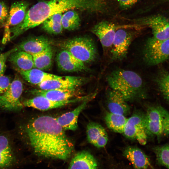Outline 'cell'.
I'll list each match as a JSON object with an SVG mask.
<instances>
[{"mask_svg": "<svg viewBox=\"0 0 169 169\" xmlns=\"http://www.w3.org/2000/svg\"><path fill=\"white\" fill-rule=\"evenodd\" d=\"M106 104L110 112L126 116L130 108L124 96L119 91L110 89L106 95Z\"/></svg>", "mask_w": 169, "mask_h": 169, "instance_id": "cell-17", "label": "cell"}, {"mask_svg": "<svg viewBox=\"0 0 169 169\" xmlns=\"http://www.w3.org/2000/svg\"><path fill=\"white\" fill-rule=\"evenodd\" d=\"M132 20L137 25L150 28L153 37L156 39L169 38V17L165 13L160 12Z\"/></svg>", "mask_w": 169, "mask_h": 169, "instance_id": "cell-7", "label": "cell"}, {"mask_svg": "<svg viewBox=\"0 0 169 169\" xmlns=\"http://www.w3.org/2000/svg\"><path fill=\"white\" fill-rule=\"evenodd\" d=\"M123 134L127 138L136 140L141 145L147 141L148 134L145 123V114L140 111L135 112L128 118Z\"/></svg>", "mask_w": 169, "mask_h": 169, "instance_id": "cell-8", "label": "cell"}, {"mask_svg": "<svg viewBox=\"0 0 169 169\" xmlns=\"http://www.w3.org/2000/svg\"><path fill=\"white\" fill-rule=\"evenodd\" d=\"M23 90L21 81L18 78L15 79L7 90L0 95V109L10 111L20 110L23 105L20 101Z\"/></svg>", "mask_w": 169, "mask_h": 169, "instance_id": "cell-10", "label": "cell"}, {"mask_svg": "<svg viewBox=\"0 0 169 169\" xmlns=\"http://www.w3.org/2000/svg\"><path fill=\"white\" fill-rule=\"evenodd\" d=\"M50 46V42L47 38L39 36L31 37L23 41L17 48L18 50L33 55L41 53Z\"/></svg>", "mask_w": 169, "mask_h": 169, "instance_id": "cell-19", "label": "cell"}, {"mask_svg": "<svg viewBox=\"0 0 169 169\" xmlns=\"http://www.w3.org/2000/svg\"><path fill=\"white\" fill-rule=\"evenodd\" d=\"M26 130L31 146L39 155L64 160L72 152L73 143L56 118L38 117L28 122Z\"/></svg>", "mask_w": 169, "mask_h": 169, "instance_id": "cell-1", "label": "cell"}, {"mask_svg": "<svg viewBox=\"0 0 169 169\" xmlns=\"http://www.w3.org/2000/svg\"><path fill=\"white\" fill-rule=\"evenodd\" d=\"M9 12L5 4L0 1V25L6 22L8 16Z\"/></svg>", "mask_w": 169, "mask_h": 169, "instance_id": "cell-33", "label": "cell"}, {"mask_svg": "<svg viewBox=\"0 0 169 169\" xmlns=\"http://www.w3.org/2000/svg\"><path fill=\"white\" fill-rule=\"evenodd\" d=\"M8 58L18 71H25L34 68L32 56L23 51L18 50L11 53Z\"/></svg>", "mask_w": 169, "mask_h": 169, "instance_id": "cell-24", "label": "cell"}, {"mask_svg": "<svg viewBox=\"0 0 169 169\" xmlns=\"http://www.w3.org/2000/svg\"><path fill=\"white\" fill-rule=\"evenodd\" d=\"M153 150L158 163L169 168V144L155 146Z\"/></svg>", "mask_w": 169, "mask_h": 169, "instance_id": "cell-31", "label": "cell"}, {"mask_svg": "<svg viewBox=\"0 0 169 169\" xmlns=\"http://www.w3.org/2000/svg\"><path fill=\"white\" fill-rule=\"evenodd\" d=\"M20 162L8 139L0 135V169H15Z\"/></svg>", "mask_w": 169, "mask_h": 169, "instance_id": "cell-14", "label": "cell"}, {"mask_svg": "<svg viewBox=\"0 0 169 169\" xmlns=\"http://www.w3.org/2000/svg\"><path fill=\"white\" fill-rule=\"evenodd\" d=\"M19 72L22 77L27 82L37 85L44 81L55 79L58 76L36 68L25 71H20Z\"/></svg>", "mask_w": 169, "mask_h": 169, "instance_id": "cell-25", "label": "cell"}, {"mask_svg": "<svg viewBox=\"0 0 169 169\" xmlns=\"http://www.w3.org/2000/svg\"><path fill=\"white\" fill-rule=\"evenodd\" d=\"M123 155L131 162L135 169H146L150 165L148 157L138 147H127L123 151Z\"/></svg>", "mask_w": 169, "mask_h": 169, "instance_id": "cell-20", "label": "cell"}, {"mask_svg": "<svg viewBox=\"0 0 169 169\" xmlns=\"http://www.w3.org/2000/svg\"><path fill=\"white\" fill-rule=\"evenodd\" d=\"M154 5L158 8L160 12L169 13V0H156Z\"/></svg>", "mask_w": 169, "mask_h": 169, "instance_id": "cell-35", "label": "cell"}, {"mask_svg": "<svg viewBox=\"0 0 169 169\" xmlns=\"http://www.w3.org/2000/svg\"><path fill=\"white\" fill-rule=\"evenodd\" d=\"M61 21L63 29L68 30L77 29L80 25L79 16L74 10H70L64 12L62 14Z\"/></svg>", "mask_w": 169, "mask_h": 169, "instance_id": "cell-29", "label": "cell"}, {"mask_svg": "<svg viewBox=\"0 0 169 169\" xmlns=\"http://www.w3.org/2000/svg\"><path fill=\"white\" fill-rule=\"evenodd\" d=\"M87 80V79L80 77L58 76L55 79L44 81L38 86L40 90H44L76 88Z\"/></svg>", "mask_w": 169, "mask_h": 169, "instance_id": "cell-12", "label": "cell"}, {"mask_svg": "<svg viewBox=\"0 0 169 169\" xmlns=\"http://www.w3.org/2000/svg\"><path fill=\"white\" fill-rule=\"evenodd\" d=\"M120 7L122 9H126L132 6L139 0H116Z\"/></svg>", "mask_w": 169, "mask_h": 169, "instance_id": "cell-36", "label": "cell"}, {"mask_svg": "<svg viewBox=\"0 0 169 169\" xmlns=\"http://www.w3.org/2000/svg\"><path fill=\"white\" fill-rule=\"evenodd\" d=\"M135 33L124 28H118L110 49L111 60L120 61L125 59L130 45L135 37Z\"/></svg>", "mask_w": 169, "mask_h": 169, "instance_id": "cell-9", "label": "cell"}, {"mask_svg": "<svg viewBox=\"0 0 169 169\" xmlns=\"http://www.w3.org/2000/svg\"><path fill=\"white\" fill-rule=\"evenodd\" d=\"M62 14L57 13L49 17L42 23L43 28L50 34H58L61 33L63 29L61 21Z\"/></svg>", "mask_w": 169, "mask_h": 169, "instance_id": "cell-28", "label": "cell"}, {"mask_svg": "<svg viewBox=\"0 0 169 169\" xmlns=\"http://www.w3.org/2000/svg\"><path fill=\"white\" fill-rule=\"evenodd\" d=\"M28 3L24 1L16 2L12 4L6 22L9 27L16 26L23 22L28 11Z\"/></svg>", "mask_w": 169, "mask_h": 169, "instance_id": "cell-23", "label": "cell"}, {"mask_svg": "<svg viewBox=\"0 0 169 169\" xmlns=\"http://www.w3.org/2000/svg\"><path fill=\"white\" fill-rule=\"evenodd\" d=\"M10 78L8 76H0V95L4 93L8 89L11 84Z\"/></svg>", "mask_w": 169, "mask_h": 169, "instance_id": "cell-34", "label": "cell"}, {"mask_svg": "<svg viewBox=\"0 0 169 169\" xmlns=\"http://www.w3.org/2000/svg\"><path fill=\"white\" fill-rule=\"evenodd\" d=\"M63 49L70 53L84 64L94 61L97 56V50L94 42L90 37H75L63 41L61 44Z\"/></svg>", "mask_w": 169, "mask_h": 169, "instance_id": "cell-5", "label": "cell"}, {"mask_svg": "<svg viewBox=\"0 0 169 169\" xmlns=\"http://www.w3.org/2000/svg\"><path fill=\"white\" fill-rule=\"evenodd\" d=\"M110 7L105 0H49L41 1L27 11L23 22L13 27L18 36L29 29L42 24L49 17L70 10L78 9L90 13H107Z\"/></svg>", "mask_w": 169, "mask_h": 169, "instance_id": "cell-2", "label": "cell"}, {"mask_svg": "<svg viewBox=\"0 0 169 169\" xmlns=\"http://www.w3.org/2000/svg\"><path fill=\"white\" fill-rule=\"evenodd\" d=\"M97 161L89 152L83 151L77 153L72 159L69 169H98Z\"/></svg>", "mask_w": 169, "mask_h": 169, "instance_id": "cell-22", "label": "cell"}, {"mask_svg": "<svg viewBox=\"0 0 169 169\" xmlns=\"http://www.w3.org/2000/svg\"><path fill=\"white\" fill-rule=\"evenodd\" d=\"M110 89L119 91L127 101L145 99L146 90L144 81L136 72L119 69L113 70L106 77Z\"/></svg>", "mask_w": 169, "mask_h": 169, "instance_id": "cell-3", "label": "cell"}, {"mask_svg": "<svg viewBox=\"0 0 169 169\" xmlns=\"http://www.w3.org/2000/svg\"><path fill=\"white\" fill-rule=\"evenodd\" d=\"M155 81L163 97L169 104V72L165 71L161 72Z\"/></svg>", "mask_w": 169, "mask_h": 169, "instance_id": "cell-30", "label": "cell"}, {"mask_svg": "<svg viewBox=\"0 0 169 169\" xmlns=\"http://www.w3.org/2000/svg\"><path fill=\"white\" fill-rule=\"evenodd\" d=\"M53 49L51 46L43 51L32 56L34 68L41 70L49 69L52 65Z\"/></svg>", "mask_w": 169, "mask_h": 169, "instance_id": "cell-27", "label": "cell"}, {"mask_svg": "<svg viewBox=\"0 0 169 169\" xmlns=\"http://www.w3.org/2000/svg\"><path fill=\"white\" fill-rule=\"evenodd\" d=\"M90 95L91 94L86 96L62 101H53L44 96L38 95L33 98L24 101L23 105L40 110H46L61 107L69 104L83 101L89 97Z\"/></svg>", "mask_w": 169, "mask_h": 169, "instance_id": "cell-11", "label": "cell"}, {"mask_svg": "<svg viewBox=\"0 0 169 169\" xmlns=\"http://www.w3.org/2000/svg\"><path fill=\"white\" fill-rule=\"evenodd\" d=\"M128 118L123 115L108 112L105 120L107 127L113 131L123 134Z\"/></svg>", "mask_w": 169, "mask_h": 169, "instance_id": "cell-26", "label": "cell"}, {"mask_svg": "<svg viewBox=\"0 0 169 169\" xmlns=\"http://www.w3.org/2000/svg\"><path fill=\"white\" fill-rule=\"evenodd\" d=\"M86 134L88 141L97 148L103 147L107 143V132L104 127L97 123L91 122L88 124Z\"/></svg>", "mask_w": 169, "mask_h": 169, "instance_id": "cell-18", "label": "cell"}, {"mask_svg": "<svg viewBox=\"0 0 169 169\" xmlns=\"http://www.w3.org/2000/svg\"><path fill=\"white\" fill-rule=\"evenodd\" d=\"M117 27L106 21L98 23L91 29V32L99 38L104 52L110 50Z\"/></svg>", "mask_w": 169, "mask_h": 169, "instance_id": "cell-13", "label": "cell"}, {"mask_svg": "<svg viewBox=\"0 0 169 169\" xmlns=\"http://www.w3.org/2000/svg\"><path fill=\"white\" fill-rule=\"evenodd\" d=\"M18 50L17 48L16 47L0 54V76L3 75L6 68V62L8 57L11 53Z\"/></svg>", "mask_w": 169, "mask_h": 169, "instance_id": "cell-32", "label": "cell"}, {"mask_svg": "<svg viewBox=\"0 0 169 169\" xmlns=\"http://www.w3.org/2000/svg\"><path fill=\"white\" fill-rule=\"evenodd\" d=\"M97 92L91 94L88 98L73 110L66 113L56 118L59 124L64 130L74 131L78 127V119L81 112L85 108L88 103L96 95Z\"/></svg>", "mask_w": 169, "mask_h": 169, "instance_id": "cell-16", "label": "cell"}, {"mask_svg": "<svg viewBox=\"0 0 169 169\" xmlns=\"http://www.w3.org/2000/svg\"><path fill=\"white\" fill-rule=\"evenodd\" d=\"M143 59L150 66L162 63L169 59V38L160 40L153 36L148 38L143 51Z\"/></svg>", "mask_w": 169, "mask_h": 169, "instance_id": "cell-6", "label": "cell"}, {"mask_svg": "<svg viewBox=\"0 0 169 169\" xmlns=\"http://www.w3.org/2000/svg\"><path fill=\"white\" fill-rule=\"evenodd\" d=\"M56 62L59 68L64 72H76L88 70L84 63L64 49L57 54Z\"/></svg>", "mask_w": 169, "mask_h": 169, "instance_id": "cell-15", "label": "cell"}, {"mask_svg": "<svg viewBox=\"0 0 169 169\" xmlns=\"http://www.w3.org/2000/svg\"><path fill=\"white\" fill-rule=\"evenodd\" d=\"M32 92L55 101L66 100L72 99L79 93L77 88L68 89H57L48 90H35Z\"/></svg>", "mask_w": 169, "mask_h": 169, "instance_id": "cell-21", "label": "cell"}, {"mask_svg": "<svg viewBox=\"0 0 169 169\" xmlns=\"http://www.w3.org/2000/svg\"><path fill=\"white\" fill-rule=\"evenodd\" d=\"M145 114V123L148 135L158 141L169 137V112L161 105L149 107Z\"/></svg>", "mask_w": 169, "mask_h": 169, "instance_id": "cell-4", "label": "cell"}]
</instances>
